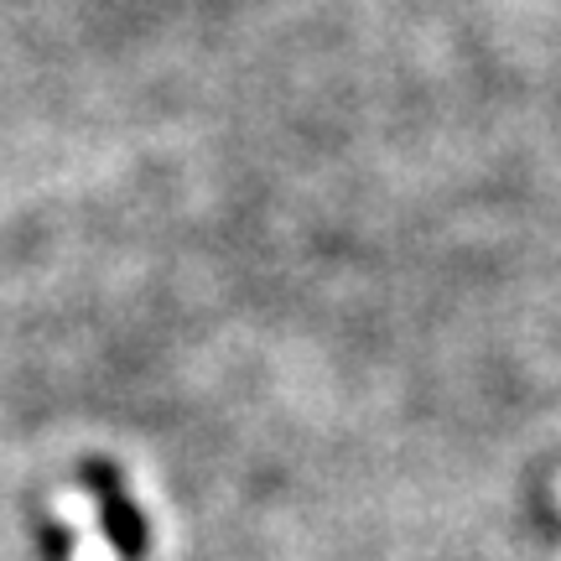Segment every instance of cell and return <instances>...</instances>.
I'll list each match as a JSON object with an SVG mask.
<instances>
[{
    "label": "cell",
    "instance_id": "6da1fadb",
    "mask_svg": "<svg viewBox=\"0 0 561 561\" xmlns=\"http://www.w3.org/2000/svg\"><path fill=\"white\" fill-rule=\"evenodd\" d=\"M53 515L73 530H94L100 525V500L83 494V489H68V494H53Z\"/></svg>",
    "mask_w": 561,
    "mask_h": 561
},
{
    "label": "cell",
    "instance_id": "7a4b0ae2",
    "mask_svg": "<svg viewBox=\"0 0 561 561\" xmlns=\"http://www.w3.org/2000/svg\"><path fill=\"white\" fill-rule=\"evenodd\" d=\"M68 561H121V551H115V541L104 536V525H94V530H79Z\"/></svg>",
    "mask_w": 561,
    "mask_h": 561
}]
</instances>
